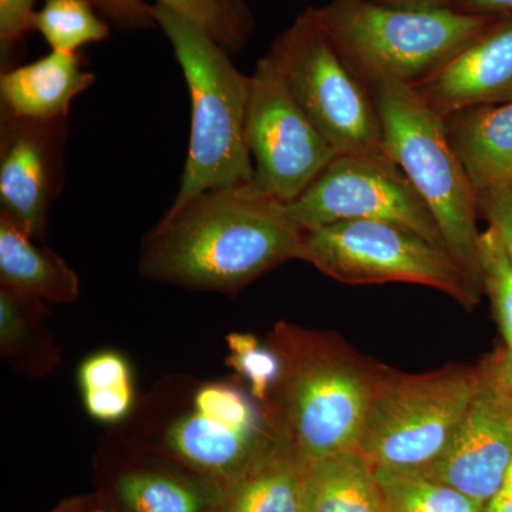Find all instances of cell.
Wrapping results in <instances>:
<instances>
[{"label":"cell","instance_id":"obj_5","mask_svg":"<svg viewBox=\"0 0 512 512\" xmlns=\"http://www.w3.org/2000/svg\"><path fill=\"white\" fill-rule=\"evenodd\" d=\"M312 9L370 87L382 82L419 83L500 18L454 8L397 9L373 0H330Z\"/></svg>","mask_w":512,"mask_h":512},{"label":"cell","instance_id":"obj_27","mask_svg":"<svg viewBox=\"0 0 512 512\" xmlns=\"http://www.w3.org/2000/svg\"><path fill=\"white\" fill-rule=\"evenodd\" d=\"M195 412L241 430H264L271 426L268 417L256 409L237 387L210 384L201 387L194 400Z\"/></svg>","mask_w":512,"mask_h":512},{"label":"cell","instance_id":"obj_12","mask_svg":"<svg viewBox=\"0 0 512 512\" xmlns=\"http://www.w3.org/2000/svg\"><path fill=\"white\" fill-rule=\"evenodd\" d=\"M69 119L0 114V214L29 237H46L50 208L62 194Z\"/></svg>","mask_w":512,"mask_h":512},{"label":"cell","instance_id":"obj_7","mask_svg":"<svg viewBox=\"0 0 512 512\" xmlns=\"http://www.w3.org/2000/svg\"><path fill=\"white\" fill-rule=\"evenodd\" d=\"M269 52L289 89L338 156L387 157L372 87L306 9Z\"/></svg>","mask_w":512,"mask_h":512},{"label":"cell","instance_id":"obj_8","mask_svg":"<svg viewBox=\"0 0 512 512\" xmlns=\"http://www.w3.org/2000/svg\"><path fill=\"white\" fill-rule=\"evenodd\" d=\"M298 259L342 284L403 282L447 293L467 309L480 302L446 248L389 222L345 221L305 231Z\"/></svg>","mask_w":512,"mask_h":512},{"label":"cell","instance_id":"obj_32","mask_svg":"<svg viewBox=\"0 0 512 512\" xmlns=\"http://www.w3.org/2000/svg\"><path fill=\"white\" fill-rule=\"evenodd\" d=\"M397 9L429 10L453 8V0H373Z\"/></svg>","mask_w":512,"mask_h":512},{"label":"cell","instance_id":"obj_25","mask_svg":"<svg viewBox=\"0 0 512 512\" xmlns=\"http://www.w3.org/2000/svg\"><path fill=\"white\" fill-rule=\"evenodd\" d=\"M480 252L483 291L490 296L498 328L512 350V264L494 228L481 232Z\"/></svg>","mask_w":512,"mask_h":512},{"label":"cell","instance_id":"obj_26","mask_svg":"<svg viewBox=\"0 0 512 512\" xmlns=\"http://www.w3.org/2000/svg\"><path fill=\"white\" fill-rule=\"evenodd\" d=\"M228 346V365L247 379L255 399L266 402L281 376V360L275 350L271 346L265 348L254 336L244 333H231Z\"/></svg>","mask_w":512,"mask_h":512},{"label":"cell","instance_id":"obj_10","mask_svg":"<svg viewBox=\"0 0 512 512\" xmlns=\"http://www.w3.org/2000/svg\"><path fill=\"white\" fill-rule=\"evenodd\" d=\"M284 210L303 232L336 222H389L444 247L429 208L389 157H336Z\"/></svg>","mask_w":512,"mask_h":512},{"label":"cell","instance_id":"obj_31","mask_svg":"<svg viewBox=\"0 0 512 512\" xmlns=\"http://www.w3.org/2000/svg\"><path fill=\"white\" fill-rule=\"evenodd\" d=\"M453 8L468 15H512V0H453Z\"/></svg>","mask_w":512,"mask_h":512},{"label":"cell","instance_id":"obj_6","mask_svg":"<svg viewBox=\"0 0 512 512\" xmlns=\"http://www.w3.org/2000/svg\"><path fill=\"white\" fill-rule=\"evenodd\" d=\"M477 383V367L404 375L382 366L357 450L375 470L421 473L456 433Z\"/></svg>","mask_w":512,"mask_h":512},{"label":"cell","instance_id":"obj_30","mask_svg":"<svg viewBox=\"0 0 512 512\" xmlns=\"http://www.w3.org/2000/svg\"><path fill=\"white\" fill-rule=\"evenodd\" d=\"M26 303H28L26 296L19 295V293L2 286V291H0V342H2L3 352H12L26 338L28 322L23 313Z\"/></svg>","mask_w":512,"mask_h":512},{"label":"cell","instance_id":"obj_23","mask_svg":"<svg viewBox=\"0 0 512 512\" xmlns=\"http://www.w3.org/2000/svg\"><path fill=\"white\" fill-rule=\"evenodd\" d=\"M32 32L40 33L59 53H77L110 36L109 26L89 0H43L33 15Z\"/></svg>","mask_w":512,"mask_h":512},{"label":"cell","instance_id":"obj_29","mask_svg":"<svg viewBox=\"0 0 512 512\" xmlns=\"http://www.w3.org/2000/svg\"><path fill=\"white\" fill-rule=\"evenodd\" d=\"M478 211L497 232L512 264V188L478 195Z\"/></svg>","mask_w":512,"mask_h":512},{"label":"cell","instance_id":"obj_33","mask_svg":"<svg viewBox=\"0 0 512 512\" xmlns=\"http://www.w3.org/2000/svg\"><path fill=\"white\" fill-rule=\"evenodd\" d=\"M484 512H512V493L500 491L485 504Z\"/></svg>","mask_w":512,"mask_h":512},{"label":"cell","instance_id":"obj_28","mask_svg":"<svg viewBox=\"0 0 512 512\" xmlns=\"http://www.w3.org/2000/svg\"><path fill=\"white\" fill-rule=\"evenodd\" d=\"M36 0H0V47L2 63L9 62L16 47L32 32Z\"/></svg>","mask_w":512,"mask_h":512},{"label":"cell","instance_id":"obj_36","mask_svg":"<svg viewBox=\"0 0 512 512\" xmlns=\"http://www.w3.org/2000/svg\"><path fill=\"white\" fill-rule=\"evenodd\" d=\"M500 491H504V493H512V461L510 466L507 468V473H505L503 487H501Z\"/></svg>","mask_w":512,"mask_h":512},{"label":"cell","instance_id":"obj_13","mask_svg":"<svg viewBox=\"0 0 512 512\" xmlns=\"http://www.w3.org/2000/svg\"><path fill=\"white\" fill-rule=\"evenodd\" d=\"M434 113L451 114L512 101V15L500 16L456 56L413 84Z\"/></svg>","mask_w":512,"mask_h":512},{"label":"cell","instance_id":"obj_19","mask_svg":"<svg viewBox=\"0 0 512 512\" xmlns=\"http://www.w3.org/2000/svg\"><path fill=\"white\" fill-rule=\"evenodd\" d=\"M303 512H386L376 470L355 450L305 464Z\"/></svg>","mask_w":512,"mask_h":512},{"label":"cell","instance_id":"obj_1","mask_svg":"<svg viewBox=\"0 0 512 512\" xmlns=\"http://www.w3.org/2000/svg\"><path fill=\"white\" fill-rule=\"evenodd\" d=\"M302 237L284 205L254 183L205 191L165 212L144 239L140 272L164 284L235 295L298 259Z\"/></svg>","mask_w":512,"mask_h":512},{"label":"cell","instance_id":"obj_21","mask_svg":"<svg viewBox=\"0 0 512 512\" xmlns=\"http://www.w3.org/2000/svg\"><path fill=\"white\" fill-rule=\"evenodd\" d=\"M84 406L93 419L116 423L133 406L130 366L116 352H100L84 360L79 372Z\"/></svg>","mask_w":512,"mask_h":512},{"label":"cell","instance_id":"obj_11","mask_svg":"<svg viewBox=\"0 0 512 512\" xmlns=\"http://www.w3.org/2000/svg\"><path fill=\"white\" fill-rule=\"evenodd\" d=\"M511 461L512 394L494 355L477 367L476 389L447 450L421 473L485 505L500 493Z\"/></svg>","mask_w":512,"mask_h":512},{"label":"cell","instance_id":"obj_16","mask_svg":"<svg viewBox=\"0 0 512 512\" xmlns=\"http://www.w3.org/2000/svg\"><path fill=\"white\" fill-rule=\"evenodd\" d=\"M278 434L264 430H241L207 419L200 413L175 421L167 433L168 447L188 466L208 476L234 481L268 450Z\"/></svg>","mask_w":512,"mask_h":512},{"label":"cell","instance_id":"obj_24","mask_svg":"<svg viewBox=\"0 0 512 512\" xmlns=\"http://www.w3.org/2000/svg\"><path fill=\"white\" fill-rule=\"evenodd\" d=\"M121 503L131 512H204L194 488L161 474L130 473L117 484Z\"/></svg>","mask_w":512,"mask_h":512},{"label":"cell","instance_id":"obj_34","mask_svg":"<svg viewBox=\"0 0 512 512\" xmlns=\"http://www.w3.org/2000/svg\"><path fill=\"white\" fill-rule=\"evenodd\" d=\"M497 355L501 379L512 394V350L507 349L504 353H497Z\"/></svg>","mask_w":512,"mask_h":512},{"label":"cell","instance_id":"obj_20","mask_svg":"<svg viewBox=\"0 0 512 512\" xmlns=\"http://www.w3.org/2000/svg\"><path fill=\"white\" fill-rule=\"evenodd\" d=\"M303 470L305 463L278 434L275 443L231 481L225 512H303Z\"/></svg>","mask_w":512,"mask_h":512},{"label":"cell","instance_id":"obj_14","mask_svg":"<svg viewBox=\"0 0 512 512\" xmlns=\"http://www.w3.org/2000/svg\"><path fill=\"white\" fill-rule=\"evenodd\" d=\"M96 76L83 69L79 53L49 55L0 74L2 113L26 120L69 119L70 106L93 86Z\"/></svg>","mask_w":512,"mask_h":512},{"label":"cell","instance_id":"obj_22","mask_svg":"<svg viewBox=\"0 0 512 512\" xmlns=\"http://www.w3.org/2000/svg\"><path fill=\"white\" fill-rule=\"evenodd\" d=\"M386 512H484V504L423 473L376 470Z\"/></svg>","mask_w":512,"mask_h":512},{"label":"cell","instance_id":"obj_18","mask_svg":"<svg viewBox=\"0 0 512 512\" xmlns=\"http://www.w3.org/2000/svg\"><path fill=\"white\" fill-rule=\"evenodd\" d=\"M101 16L123 30L157 26L144 0H89ZM200 25L229 53H239L254 35L256 22L245 0H156Z\"/></svg>","mask_w":512,"mask_h":512},{"label":"cell","instance_id":"obj_2","mask_svg":"<svg viewBox=\"0 0 512 512\" xmlns=\"http://www.w3.org/2000/svg\"><path fill=\"white\" fill-rule=\"evenodd\" d=\"M281 376L268 402L272 429L303 463L355 450L382 366L333 333L279 323L269 335Z\"/></svg>","mask_w":512,"mask_h":512},{"label":"cell","instance_id":"obj_17","mask_svg":"<svg viewBox=\"0 0 512 512\" xmlns=\"http://www.w3.org/2000/svg\"><path fill=\"white\" fill-rule=\"evenodd\" d=\"M35 241L0 214L2 286L39 302H73L79 296L76 272L55 252L37 247Z\"/></svg>","mask_w":512,"mask_h":512},{"label":"cell","instance_id":"obj_15","mask_svg":"<svg viewBox=\"0 0 512 512\" xmlns=\"http://www.w3.org/2000/svg\"><path fill=\"white\" fill-rule=\"evenodd\" d=\"M444 124L477 197L512 188V101L458 111Z\"/></svg>","mask_w":512,"mask_h":512},{"label":"cell","instance_id":"obj_4","mask_svg":"<svg viewBox=\"0 0 512 512\" xmlns=\"http://www.w3.org/2000/svg\"><path fill=\"white\" fill-rule=\"evenodd\" d=\"M372 92L387 157L419 192L436 221L444 247L480 301L483 272L477 192L448 141L443 117L407 84L376 83Z\"/></svg>","mask_w":512,"mask_h":512},{"label":"cell","instance_id":"obj_3","mask_svg":"<svg viewBox=\"0 0 512 512\" xmlns=\"http://www.w3.org/2000/svg\"><path fill=\"white\" fill-rule=\"evenodd\" d=\"M158 28L174 50L191 99L187 160L177 197L168 210L184 207L202 192L254 183L247 120L251 76L204 29L160 2L150 5Z\"/></svg>","mask_w":512,"mask_h":512},{"label":"cell","instance_id":"obj_35","mask_svg":"<svg viewBox=\"0 0 512 512\" xmlns=\"http://www.w3.org/2000/svg\"><path fill=\"white\" fill-rule=\"evenodd\" d=\"M82 505V501L79 500L66 501V503L60 505V507L56 508L53 512H80Z\"/></svg>","mask_w":512,"mask_h":512},{"label":"cell","instance_id":"obj_9","mask_svg":"<svg viewBox=\"0 0 512 512\" xmlns=\"http://www.w3.org/2000/svg\"><path fill=\"white\" fill-rule=\"evenodd\" d=\"M247 140L255 187L282 205L301 197L338 157L293 96L269 50L251 74Z\"/></svg>","mask_w":512,"mask_h":512}]
</instances>
